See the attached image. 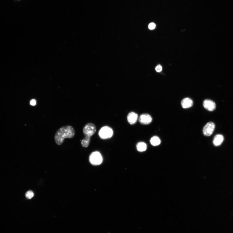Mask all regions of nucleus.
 <instances>
[{
    "label": "nucleus",
    "mask_w": 233,
    "mask_h": 233,
    "mask_svg": "<svg viewBox=\"0 0 233 233\" xmlns=\"http://www.w3.org/2000/svg\"><path fill=\"white\" fill-rule=\"evenodd\" d=\"M151 144L153 146L159 145L161 143L160 138L156 136L152 137L150 140Z\"/></svg>",
    "instance_id": "obj_12"
},
{
    "label": "nucleus",
    "mask_w": 233,
    "mask_h": 233,
    "mask_svg": "<svg viewBox=\"0 0 233 233\" xmlns=\"http://www.w3.org/2000/svg\"><path fill=\"white\" fill-rule=\"evenodd\" d=\"M215 127V125L214 122H208L203 128V135L206 136L211 135L214 131Z\"/></svg>",
    "instance_id": "obj_5"
},
{
    "label": "nucleus",
    "mask_w": 233,
    "mask_h": 233,
    "mask_svg": "<svg viewBox=\"0 0 233 233\" xmlns=\"http://www.w3.org/2000/svg\"><path fill=\"white\" fill-rule=\"evenodd\" d=\"M203 105L206 110L210 111H214L216 108L215 103L210 100H205L203 102Z\"/></svg>",
    "instance_id": "obj_7"
},
{
    "label": "nucleus",
    "mask_w": 233,
    "mask_h": 233,
    "mask_svg": "<svg viewBox=\"0 0 233 233\" xmlns=\"http://www.w3.org/2000/svg\"><path fill=\"white\" fill-rule=\"evenodd\" d=\"M224 140V137L221 135H216L214 139L213 143L215 146H218L221 145Z\"/></svg>",
    "instance_id": "obj_10"
},
{
    "label": "nucleus",
    "mask_w": 233,
    "mask_h": 233,
    "mask_svg": "<svg viewBox=\"0 0 233 233\" xmlns=\"http://www.w3.org/2000/svg\"><path fill=\"white\" fill-rule=\"evenodd\" d=\"M138 115L135 112H131L128 113L127 116V120L131 125H134L137 122Z\"/></svg>",
    "instance_id": "obj_8"
},
{
    "label": "nucleus",
    "mask_w": 233,
    "mask_h": 233,
    "mask_svg": "<svg viewBox=\"0 0 233 233\" xmlns=\"http://www.w3.org/2000/svg\"><path fill=\"white\" fill-rule=\"evenodd\" d=\"M156 24L153 23H151L149 25V28L150 29H154L156 28Z\"/></svg>",
    "instance_id": "obj_15"
},
{
    "label": "nucleus",
    "mask_w": 233,
    "mask_h": 233,
    "mask_svg": "<svg viewBox=\"0 0 233 233\" xmlns=\"http://www.w3.org/2000/svg\"><path fill=\"white\" fill-rule=\"evenodd\" d=\"M182 107L184 108H187L191 107L193 105V101L190 98H185L181 101Z\"/></svg>",
    "instance_id": "obj_9"
},
{
    "label": "nucleus",
    "mask_w": 233,
    "mask_h": 233,
    "mask_svg": "<svg viewBox=\"0 0 233 233\" xmlns=\"http://www.w3.org/2000/svg\"><path fill=\"white\" fill-rule=\"evenodd\" d=\"M75 135V132L73 128L70 126H63L57 132L54 139L55 142L58 145L62 144L66 138L70 139Z\"/></svg>",
    "instance_id": "obj_1"
},
{
    "label": "nucleus",
    "mask_w": 233,
    "mask_h": 233,
    "mask_svg": "<svg viewBox=\"0 0 233 233\" xmlns=\"http://www.w3.org/2000/svg\"><path fill=\"white\" fill-rule=\"evenodd\" d=\"M113 134V132L112 128L107 126L102 127L98 133L99 136L103 139L110 138L112 136Z\"/></svg>",
    "instance_id": "obj_2"
},
{
    "label": "nucleus",
    "mask_w": 233,
    "mask_h": 233,
    "mask_svg": "<svg viewBox=\"0 0 233 233\" xmlns=\"http://www.w3.org/2000/svg\"><path fill=\"white\" fill-rule=\"evenodd\" d=\"M34 193L31 191H29L26 193V197L27 199H31L34 196Z\"/></svg>",
    "instance_id": "obj_14"
},
{
    "label": "nucleus",
    "mask_w": 233,
    "mask_h": 233,
    "mask_svg": "<svg viewBox=\"0 0 233 233\" xmlns=\"http://www.w3.org/2000/svg\"><path fill=\"white\" fill-rule=\"evenodd\" d=\"M137 150L140 152H143L147 149V146L146 144L144 142H140L138 143L136 146Z\"/></svg>",
    "instance_id": "obj_11"
},
{
    "label": "nucleus",
    "mask_w": 233,
    "mask_h": 233,
    "mask_svg": "<svg viewBox=\"0 0 233 233\" xmlns=\"http://www.w3.org/2000/svg\"><path fill=\"white\" fill-rule=\"evenodd\" d=\"M162 68L161 66L158 65L156 67V70L157 72H160L162 70Z\"/></svg>",
    "instance_id": "obj_16"
},
{
    "label": "nucleus",
    "mask_w": 233,
    "mask_h": 233,
    "mask_svg": "<svg viewBox=\"0 0 233 233\" xmlns=\"http://www.w3.org/2000/svg\"><path fill=\"white\" fill-rule=\"evenodd\" d=\"M152 117L149 114H143L140 116L139 121L142 124L147 125L152 122Z\"/></svg>",
    "instance_id": "obj_6"
},
{
    "label": "nucleus",
    "mask_w": 233,
    "mask_h": 233,
    "mask_svg": "<svg viewBox=\"0 0 233 233\" xmlns=\"http://www.w3.org/2000/svg\"><path fill=\"white\" fill-rule=\"evenodd\" d=\"M91 140V137H85L84 139L82 141L81 144L82 146L86 148L90 144Z\"/></svg>",
    "instance_id": "obj_13"
},
{
    "label": "nucleus",
    "mask_w": 233,
    "mask_h": 233,
    "mask_svg": "<svg viewBox=\"0 0 233 233\" xmlns=\"http://www.w3.org/2000/svg\"><path fill=\"white\" fill-rule=\"evenodd\" d=\"M36 101L35 100H34V99H33L30 102V105H31L32 106H34L36 105Z\"/></svg>",
    "instance_id": "obj_17"
},
{
    "label": "nucleus",
    "mask_w": 233,
    "mask_h": 233,
    "mask_svg": "<svg viewBox=\"0 0 233 233\" xmlns=\"http://www.w3.org/2000/svg\"><path fill=\"white\" fill-rule=\"evenodd\" d=\"M89 160L92 165L98 166L101 164L103 158L100 152H92L90 156Z\"/></svg>",
    "instance_id": "obj_3"
},
{
    "label": "nucleus",
    "mask_w": 233,
    "mask_h": 233,
    "mask_svg": "<svg viewBox=\"0 0 233 233\" xmlns=\"http://www.w3.org/2000/svg\"><path fill=\"white\" fill-rule=\"evenodd\" d=\"M96 130L95 125L93 123H89L84 126L83 132L85 137H91L95 133Z\"/></svg>",
    "instance_id": "obj_4"
}]
</instances>
